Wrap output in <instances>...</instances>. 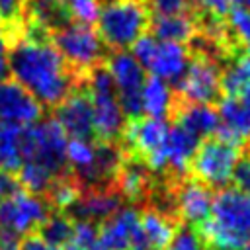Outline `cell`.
Returning <instances> with one entry per match:
<instances>
[{"label": "cell", "instance_id": "cell-31", "mask_svg": "<svg viewBox=\"0 0 250 250\" xmlns=\"http://www.w3.org/2000/svg\"><path fill=\"white\" fill-rule=\"evenodd\" d=\"M230 180L234 182L236 189H240V191L250 195V154L238 158V162H236V166L232 170V178Z\"/></svg>", "mask_w": 250, "mask_h": 250}, {"label": "cell", "instance_id": "cell-19", "mask_svg": "<svg viewBox=\"0 0 250 250\" xmlns=\"http://www.w3.org/2000/svg\"><path fill=\"white\" fill-rule=\"evenodd\" d=\"M197 146H199V139L195 135H191L178 123L168 127V135H166V143H164L166 176L168 178L186 176Z\"/></svg>", "mask_w": 250, "mask_h": 250}, {"label": "cell", "instance_id": "cell-24", "mask_svg": "<svg viewBox=\"0 0 250 250\" xmlns=\"http://www.w3.org/2000/svg\"><path fill=\"white\" fill-rule=\"evenodd\" d=\"M35 234L47 242L49 246L55 248H64L68 244H72V236H74V221L62 213V211H51L49 217L37 227Z\"/></svg>", "mask_w": 250, "mask_h": 250}, {"label": "cell", "instance_id": "cell-16", "mask_svg": "<svg viewBox=\"0 0 250 250\" xmlns=\"http://www.w3.org/2000/svg\"><path fill=\"white\" fill-rule=\"evenodd\" d=\"M41 117L37 100L16 80H0V123L31 125Z\"/></svg>", "mask_w": 250, "mask_h": 250}, {"label": "cell", "instance_id": "cell-33", "mask_svg": "<svg viewBox=\"0 0 250 250\" xmlns=\"http://www.w3.org/2000/svg\"><path fill=\"white\" fill-rule=\"evenodd\" d=\"M145 4L156 14H172V12L186 10L188 0H145Z\"/></svg>", "mask_w": 250, "mask_h": 250}, {"label": "cell", "instance_id": "cell-11", "mask_svg": "<svg viewBox=\"0 0 250 250\" xmlns=\"http://www.w3.org/2000/svg\"><path fill=\"white\" fill-rule=\"evenodd\" d=\"M178 92L184 102L211 104L221 94V68L211 55H199L189 61L178 80Z\"/></svg>", "mask_w": 250, "mask_h": 250}, {"label": "cell", "instance_id": "cell-27", "mask_svg": "<svg viewBox=\"0 0 250 250\" xmlns=\"http://www.w3.org/2000/svg\"><path fill=\"white\" fill-rule=\"evenodd\" d=\"M64 8L68 14V20L94 25L98 20L102 2L100 0H64Z\"/></svg>", "mask_w": 250, "mask_h": 250}, {"label": "cell", "instance_id": "cell-18", "mask_svg": "<svg viewBox=\"0 0 250 250\" xmlns=\"http://www.w3.org/2000/svg\"><path fill=\"white\" fill-rule=\"evenodd\" d=\"M217 117L219 137L238 146L250 141V98L227 96L219 104Z\"/></svg>", "mask_w": 250, "mask_h": 250}, {"label": "cell", "instance_id": "cell-28", "mask_svg": "<svg viewBox=\"0 0 250 250\" xmlns=\"http://www.w3.org/2000/svg\"><path fill=\"white\" fill-rule=\"evenodd\" d=\"M164 250H207V246H205L201 234L197 232V229L182 223L176 229L174 236L170 238V242Z\"/></svg>", "mask_w": 250, "mask_h": 250}, {"label": "cell", "instance_id": "cell-25", "mask_svg": "<svg viewBox=\"0 0 250 250\" xmlns=\"http://www.w3.org/2000/svg\"><path fill=\"white\" fill-rule=\"evenodd\" d=\"M221 90L227 96L250 98V55H240L221 72Z\"/></svg>", "mask_w": 250, "mask_h": 250}, {"label": "cell", "instance_id": "cell-9", "mask_svg": "<svg viewBox=\"0 0 250 250\" xmlns=\"http://www.w3.org/2000/svg\"><path fill=\"white\" fill-rule=\"evenodd\" d=\"M238 158H240L238 145L225 141L223 137H215L203 141L197 146L189 162V168L193 172V178L201 180L209 188H227Z\"/></svg>", "mask_w": 250, "mask_h": 250}, {"label": "cell", "instance_id": "cell-38", "mask_svg": "<svg viewBox=\"0 0 250 250\" xmlns=\"http://www.w3.org/2000/svg\"><path fill=\"white\" fill-rule=\"evenodd\" d=\"M246 49H248V55H250V43H246Z\"/></svg>", "mask_w": 250, "mask_h": 250}, {"label": "cell", "instance_id": "cell-12", "mask_svg": "<svg viewBox=\"0 0 250 250\" xmlns=\"http://www.w3.org/2000/svg\"><path fill=\"white\" fill-rule=\"evenodd\" d=\"M174 195H176V207L182 223L197 229L201 227L211 213L213 205V188L203 184L197 178H174Z\"/></svg>", "mask_w": 250, "mask_h": 250}, {"label": "cell", "instance_id": "cell-10", "mask_svg": "<svg viewBox=\"0 0 250 250\" xmlns=\"http://www.w3.org/2000/svg\"><path fill=\"white\" fill-rule=\"evenodd\" d=\"M105 70L111 78V84L115 88V94L119 98V104L125 115H131V117L141 115L139 100H141V88L146 80L143 64L135 59L133 53L123 49V51H115L107 59Z\"/></svg>", "mask_w": 250, "mask_h": 250}, {"label": "cell", "instance_id": "cell-37", "mask_svg": "<svg viewBox=\"0 0 250 250\" xmlns=\"http://www.w3.org/2000/svg\"><path fill=\"white\" fill-rule=\"evenodd\" d=\"M242 250H250V238H248V242H246V246H244Z\"/></svg>", "mask_w": 250, "mask_h": 250}, {"label": "cell", "instance_id": "cell-36", "mask_svg": "<svg viewBox=\"0 0 250 250\" xmlns=\"http://www.w3.org/2000/svg\"><path fill=\"white\" fill-rule=\"evenodd\" d=\"M0 250H20L18 242H8V244H0Z\"/></svg>", "mask_w": 250, "mask_h": 250}, {"label": "cell", "instance_id": "cell-5", "mask_svg": "<svg viewBox=\"0 0 250 250\" xmlns=\"http://www.w3.org/2000/svg\"><path fill=\"white\" fill-rule=\"evenodd\" d=\"M84 88L92 105L94 135L100 141L115 143V139L121 137L125 127V111L119 104V98L115 94L107 70L98 66L88 70Z\"/></svg>", "mask_w": 250, "mask_h": 250}, {"label": "cell", "instance_id": "cell-1", "mask_svg": "<svg viewBox=\"0 0 250 250\" xmlns=\"http://www.w3.org/2000/svg\"><path fill=\"white\" fill-rule=\"evenodd\" d=\"M8 68L39 105H59L76 84L72 68L64 62L49 39L18 35L8 45Z\"/></svg>", "mask_w": 250, "mask_h": 250}, {"label": "cell", "instance_id": "cell-7", "mask_svg": "<svg viewBox=\"0 0 250 250\" xmlns=\"http://www.w3.org/2000/svg\"><path fill=\"white\" fill-rule=\"evenodd\" d=\"M166 119L137 115L123 127L125 148L129 156L143 160L154 174L166 176V158H164V143L168 135Z\"/></svg>", "mask_w": 250, "mask_h": 250}, {"label": "cell", "instance_id": "cell-13", "mask_svg": "<svg viewBox=\"0 0 250 250\" xmlns=\"http://www.w3.org/2000/svg\"><path fill=\"white\" fill-rule=\"evenodd\" d=\"M104 250H135L141 244V217L137 207H119L98 225Z\"/></svg>", "mask_w": 250, "mask_h": 250}, {"label": "cell", "instance_id": "cell-20", "mask_svg": "<svg viewBox=\"0 0 250 250\" xmlns=\"http://www.w3.org/2000/svg\"><path fill=\"white\" fill-rule=\"evenodd\" d=\"M141 244L135 250H164L174 236L180 221L160 213L154 207H141Z\"/></svg>", "mask_w": 250, "mask_h": 250}, {"label": "cell", "instance_id": "cell-14", "mask_svg": "<svg viewBox=\"0 0 250 250\" xmlns=\"http://www.w3.org/2000/svg\"><path fill=\"white\" fill-rule=\"evenodd\" d=\"M156 176L158 174H154L143 160L125 154L117 170L113 188L119 191L123 201H129L133 207H143L148 201L154 186L158 184Z\"/></svg>", "mask_w": 250, "mask_h": 250}, {"label": "cell", "instance_id": "cell-15", "mask_svg": "<svg viewBox=\"0 0 250 250\" xmlns=\"http://www.w3.org/2000/svg\"><path fill=\"white\" fill-rule=\"evenodd\" d=\"M123 203V197L115 188H96V189H80L78 197L62 211L72 221H88L100 225L113 211H117Z\"/></svg>", "mask_w": 250, "mask_h": 250}, {"label": "cell", "instance_id": "cell-2", "mask_svg": "<svg viewBox=\"0 0 250 250\" xmlns=\"http://www.w3.org/2000/svg\"><path fill=\"white\" fill-rule=\"evenodd\" d=\"M207 250H242L250 238V195L221 188L213 195L209 219L197 227Z\"/></svg>", "mask_w": 250, "mask_h": 250}, {"label": "cell", "instance_id": "cell-26", "mask_svg": "<svg viewBox=\"0 0 250 250\" xmlns=\"http://www.w3.org/2000/svg\"><path fill=\"white\" fill-rule=\"evenodd\" d=\"M21 127L0 123V168L18 172L21 166Z\"/></svg>", "mask_w": 250, "mask_h": 250}, {"label": "cell", "instance_id": "cell-17", "mask_svg": "<svg viewBox=\"0 0 250 250\" xmlns=\"http://www.w3.org/2000/svg\"><path fill=\"white\" fill-rule=\"evenodd\" d=\"M66 137L70 139H92L94 137V117L92 105L86 92H70L59 105H55L53 117Z\"/></svg>", "mask_w": 250, "mask_h": 250}, {"label": "cell", "instance_id": "cell-22", "mask_svg": "<svg viewBox=\"0 0 250 250\" xmlns=\"http://www.w3.org/2000/svg\"><path fill=\"white\" fill-rule=\"evenodd\" d=\"M141 113L166 119L174 109V90L166 80L150 76L141 88Z\"/></svg>", "mask_w": 250, "mask_h": 250}, {"label": "cell", "instance_id": "cell-29", "mask_svg": "<svg viewBox=\"0 0 250 250\" xmlns=\"http://www.w3.org/2000/svg\"><path fill=\"white\" fill-rule=\"evenodd\" d=\"M227 23L229 29L232 31V35L240 41V43H250V8L244 6H232L227 12Z\"/></svg>", "mask_w": 250, "mask_h": 250}, {"label": "cell", "instance_id": "cell-4", "mask_svg": "<svg viewBox=\"0 0 250 250\" xmlns=\"http://www.w3.org/2000/svg\"><path fill=\"white\" fill-rule=\"evenodd\" d=\"M66 135L53 117L21 127V162H37L53 176L66 172Z\"/></svg>", "mask_w": 250, "mask_h": 250}, {"label": "cell", "instance_id": "cell-35", "mask_svg": "<svg viewBox=\"0 0 250 250\" xmlns=\"http://www.w3.org/2000/svg\"><path fill=\"white\" fill-rule=\"evenodd\" d=\"M25 0H0V16L4 20H16L20 18L21 6Z\"/></svg>", "mask_w": 250, "mask_h": 250}, {"label": "cell", "instance_id": "cell-8", "mask_svg": "<svg viewBox=\"0 0 250 250\" xmlns=\"http://www.w3.org/2000/svg\"><path fill=\"white\" fill-rule=\"evenodd\" d=\"M131 53L150 76L166 80L168 84L178 82L191 61L184 43L164 41L154 35H141L133 43Z\"/></svg>", "mask_w": 250, "mask_h": 250}, {"label": "cell", "instance_id": "cell-21", "mask_svg": "<svg viewBox=\"0 0 250 250\" xmlns=\"http://www.w3.org/2000/svg\"><path fill=\"white\" fill-rule=\"evenodd\" d=\"M176 123L201 141L217 133L219 117H217V109L211 104L186 102L176 113Z\"/></svg>", "mask_w": 250, "mask_h": 250}, {"label": "cell", "instance_id": "cell-6", "mask_svg": "<svg viewBox=\"0 0 250 250\" xmlns=\"http://www.w3.org/2000/svg\"><path fill=\"white\" fill-rule=\"evenodd\" d=\"M53 47L64 59V62L78 72H88L100 64L104 59V41L100 33L86 23L66 21L64 25L51 31Z\"/></svg>", "mask_w": 250, "mask_h": 250}, {"label": "cell", "instance_id": "cell-34", "mask_svg": "<svg viewBox=\"0 0 250 250\" xmlns=\"http://www.w3.org/2000/svg\"><path fill=\"white\" fill-rule=\"evenodd\" d=\"M20 250H62V248L49 246V244H47V242H43L35 232H29V234H23V236H21Z\"/></svg>", "mask_w": 250, "mask_h": 250}, {"label": "cell", "instance_id": "cell-32", "mask_svg": "<svg viewBox=\"0 0 250 250\" xmlns=\"http://www.w3.org/2000/svg\"><path fill=\"white\" fill-rule=\"evenodd\" d=\"M20 191H23V188H21V184H20L18 174L12 172V170L0 168V201L10 199V197L18 195Z\"/></svg>", "mask_w": 250, "mask_h": 250}, {"label": "cell", "instance_id": "cell-30", "mask_svg": "<svg viewBox=\"0 0 250 250\" xmlns=\"http://www.w3.org/2000/svg\"><path fill=\"white\" fill-rule=\"evenodd\" d=\"M188 2H191L209 20H219V18L227 16V12L230 8V2L229 0H188Z\"/></svg>", "mask_w": 250, "mask_h": 250}, {"label": "cell", "instance_id": "cell-3", "mask_svg": "<svg viewBox=\"0 0 250 250\" xmlns=\"http://www.w3.org/2000/svg\"><path fill=\"white\" fill-rule=\"evenodd\" d=\"M96 23L104 45L123 51L145 35L150 23L148 8L141 0H107L100 8Z\"/></svg>", "mask_w": 250, "mask_h": 250}, {"label": "cell", "instance_id": "cell-23", "mask_svg": "<svg viewBox=\"0 0 250 250\" xmlns=\"http://www.w3.org/2000/svg\"><path fill=\"white\" fill-rule=\"evenodd\" d=\"M195 21L191 16L182 12H172V14H156L152 21V35L164 41H176V43H186L193 39L195 35Z\"/></svg>", "mask_w": 250, "mask_h": 250}]
</instances>
